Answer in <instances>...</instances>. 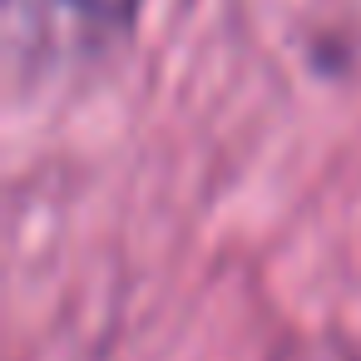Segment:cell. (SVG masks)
I'll return each instance as SVG.
<instances>
[{"instance_id": "cell-1", "label": "cell", "mask_w": 361, "mask_h": 361, "mask_svg": "<svg viewBox=\"0 0 361 361\" xmlns=\"http://www.w3.org/2000/svg\"><path fill=\"white\" fill-rule=\"evenodd\" d=\"M144 0H6V35L16 65L50 75L75 70L129 40Z\"/></svg>"}, {"instance_id": "cell-2", "label": "cell", "mask_w": 361, "mask_h": 361, "mask_svg": "<svg viewBox=\"0 0 361 361\" xmlns=\"http://www.w3.org/2000/svg\"><path fill=\"white\" fill-rule=\"evenodd\" d=\"M272 361H361L341 331H302L272 351Z\"/></svg>"}]
</instances>
